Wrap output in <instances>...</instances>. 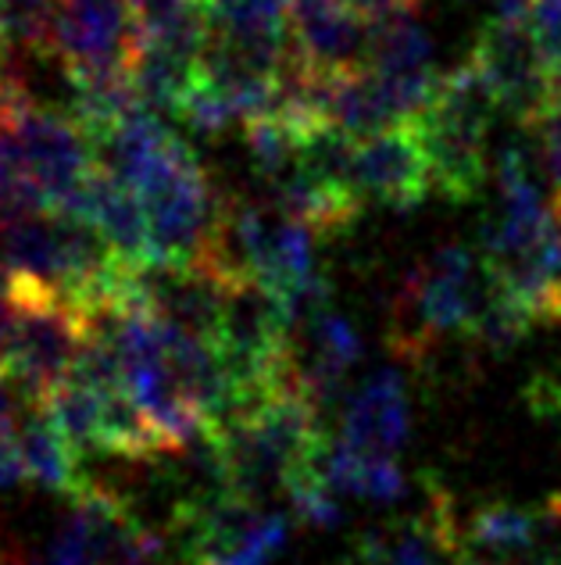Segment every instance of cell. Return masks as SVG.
I'll return each mask as SVG.
<instances>
[{
  "label": "cell",
  "mask_w": 561,
  "mask_h": 565,
  "mask_svg": "<svg viewBox=\"0 0 561 565\" xmlns=\"http://www.w3.org/2000/svg\"><path fill=\"white\" fill-rule=\"evenodd\" d=\"M118 180L137 190L147 212L154 269H197L223 207L197 154L169 132Z\"/></svg>",
  "instance_id": "cell-1"
},
{
  "label": "cell",
  "mask_w": 561,
  "mask_h": 565,
  "mask_svg": "<svg viewBox=\"0 0 561 565\" xmlns=\"http://www.w3.org/2000/svg\"><path fill=\"white\" fill-rule=\"evenodd\" d=\"M490 294V276L468 247L447 244L411 265L393 301L390 340L404 359H425L451 333H472Z\"/></svg>",
  "instance_id": "cell-2"
},
{
  "label": "cell",
  "mask_w": 561,
  "mask_h": 565,
  "mask_svg": "<svg viewBox=\"0 0 561 565\" xmlns=\"http://www.w3.org/2000/svg\"><path fill=\"white\" fill-rule=\"evenodd\" d=\"M11 326L0 348V376L29 405H43L76 369L97 319L65 305L62 297L8 279Z\"/></svg>",
  "instance_id": "cell-3"
},
{
  "label": "cell",
  "mask_w": 561,
  "mask_h": 565,
  "mask_svg": "<svg viewBox=\"0 0 561 565\" xmlns=\"http://www.w3.org/2000/svg\"><path fill=\"white\" fill-rule=\"evenodd\" d=\"M497 111L494 94L479 68L465 62L440 79V94L430 104L416 132L430 154L433 186L454 204L472 201L490 175V115Z\"/></svg>",
  "instance_id": "cell-4"
},
{
  "label": "cell",
  "mask_w": 561,
  "mask_h": 565,
  "mask_svg": "<svg viewBox=\"0 0 561 565\" xmlns=\"http://www.w3.org/2000/svg\"><path fill=\"white\" fill-rule=\"evenodd\" d=\"M183 565H269L290 537L287 515L265 512L261 498L218 483L175 509Z\"/></svg>",
  "instance_id": "cell-5"
},
{
  "label": "cell",
  "mask_w": 561,
  "mask_h": 565,
  "mask_svg": "<svg viewBox=\"0 0 561 565\" xmlns=\"http://www.w3.org/2000/svg\"><path fill=\"white\" fill-rule=\"evenodd\" d=\"M8 129L51 212H72L83 186L90 183L94 169L100 166L90 132L72 115H57L33 100H25L11 115Z\"/></svg>",
  "instance_id": "cell-6"
},
{
  "label": "cell",
  "mask_w": 561,
  "mask_h": 565,
  "mask_svg": "<svg viewBox=\"0 0 561 565\" xmlns=\"http://www.w3.org/2000/svg\"><path fill=\"white\" fill-rule=\"evenodd\" d=\"M468 62L479 68V76L490 86L497 111H508L526 129L551 104L554 65L537 43L533 25L490 19L472 43Z\"/></svg>",
  "instance_id": "cell-7"
},
{
  "label": "cell",
  "mask_w": 561,
  "mask_h": 565,
  "mask_svg": "<svg viewBox=\"0 0 561 565\" xmlns=\"http://www.w3.org/2000/svg\"><path fill=\"white\" fill-rule=\"evenodd\" d=\"M137 51V8L129 0H62L51 54L65 76L126 68Z\"/></svg>",
  "instance_id": "cell-8"
},
{
  "label": "cell",
  "mask_w": 561,
  "mask_h": 565,
  "mask_svg": "<svg viewBox=\"0 0 561 565\" xmlns=\"http://www.w3.org/2000/svg\"><path fill=\"white\" fill-rule=\"evenodd\" d=\"M354 186L365 201H379L387 207H416L433 186L430 154L419 140L416 126H397L376 137L354 140Z\"/></svg>",
  "instance_id": "cell-9"
},
{
  "label": "cell",
  "mask_w": 561,
  "mask_h": 565,
  "mask_svg": "<svg viewBox=\"0 0 561 565\" xmlns=\"http://www.w3.org/2000/svg\"><path fill=\"white\" fill-rule=\"evenodd\" d=\"M362 359V340L354 326L326 305L293 326V373L298 386L326 408L344 391V380Z\"/></svg>",
  "instance_id": "cell-10"
},
{
  "label": "cell",
  "mask_w": 561,
  "mask_h": 565,
  "mask_svg": "<svg viewBox=\"0 0 561 565\" xmlns=\"http://www.w3.org/2000/svg\"><path fill=\"white\" fill-rule=\"evenodd\" d=\"M290 33L298 57L312 68H358L368 57V14L350 0H293Z\"/></svg>",
  "instance_id": "cell-11"
},
{
  "label": "cell",
  "mask_w": 561,
  "mask_h": 565,
  "mask_svg": "<svg viewBox=\"0 0 561 565\" xmlns=\"http://www.w3.org/2000/svg\"><path fill=\"white\" fill-rule=\"evenodd\" d=\"M68 215L90 218L129 269H137V273L154 269L151 226H147L143 204L137 198V190H132L126 180H118L111 169H105V166L94 169L90 183L83 186L79 201Z\"/></svg>",
  "instance_id": "cell-12"
},
{
  "label": "cell",
  "mask_w": 561,
  "mask_h": 565,
  "mask_svg": "<svg viewBox=\"0 0 561 565\" xmlns=\"http://www.w3.org/2000/svg\"><path fill=\"white\" fill-rule=\"evenodd\" d=\"M408 391L404 380L382 369V373L368 376L358 391L347 397L344 415H339V444L362 451L393 458L397 448L408 440Z\"/></svg>",
  "instance_id": "cell-13"
},
{
  "label": "cell",
  "mask_w": 561,
  "mask_h": 565,
  "mask_svg": "<svg viewBox=\"0 0 561 565\" xmlns=\"http://www.w3.org/2000/svg\"><path fill=\"white\" fill-rule=\"evenodd\" d=\"M72 504L86 515L90 526V562L86 565H169L165 544L143 526L132 509L108 487L86 483Z\"/></svg>",
  "instance_id": "cell-14"
},
{
  "label": "cell",
  "mask_w": 561,
  "mask_h": 565,
  "mask_svg": "<svg viewBox=\"0 0 561 565\" xmlns=\"http://www.w3.org/2000/svg\"><path fill=\"white\" fill-rule=\"evenodd\" d=\"M19 440H22L29 480L54 490V494H68V498L83 494L86 490V476L79 469L83 451L57 426L47 405H29V412L22 415Z\"/></svg>",
  "instance_id": "cell-15"
},
{
  "label": "cell",
  "mask_w": 561,
  "mask_h": 565,
  "mask_svg": "<svg viewBox=\"0 0 561 565\" xmlns=\"http://www.w3.org/2000/svg\"><path fill=\"white\" fill-rule=\"evenodd\" d=\"M433 36L411 8H393L368 19V57L365 65L376 72H422L433 68Z\"/></svg>",
  "instance_id": "cell-16"
},
{
  "label": "cell",
  "mask_w": 561,
  "mask_h": 565,
  "mask_svg": "<svg viewBox=\"0 0 561 565\" xmlns=\"http://www.w3.org/2000/svg\"><path fill=\"white\" fill-rule=\"evenodd\" d=\"M129 72L143 104L175 111L201 76V54L161 47V43H137Z\"/></svg>",
  "instance_id": "cell-17"
},
{
  "label": "cell",
  "mask_w": 561,
  "mask_h": 565,
  "mask_svg": "<svg viewBox=\"0 0 561 565\" xmlns=\"http://www.w3.org/2000/svg\"><path fill=\"white\" fill-rule=\"evenodd\" d=\"M322 472H326V480L336 494H350V498L397 501V498H404V490H408L404 472L393 458L362 455L339 440H330L326 455H322Z\"/></svg>",
  "instance_id": "cell-18"
},
{
  "label": "cell",
  "mask_w": 561,
  "mask_h": 565,
  "mask_svg": "<svg viewBox=\"0 0 561 565\" xmlns=\"http://www.w3.org/2000/svg\"><path fill=\"white\" fill-rule=\"evenodd\" d=\"M244 137H247V154L255 161V169L265 175L269 183L283 180V175L301 161V143L304 137L293 129L283 115H258L244 122Z\"/></svg>",
  "instance_id": "cell-19"
},
{
  "label": "cell",
  "mask_w": 561,
  "mask_h": 565,
  "mask_svg": "<svg viewBox=\"0 0 561 565\" xmlns=\"http://www.w3.org/2000/svg\"><path fill=\"white\" fill-rule=\"evenodd\" d=\"M62 0H0L4 54H51V33Z\"/></svg>",
  "instance_id": "cell-20"
},
{
  "label": "cell",
  "mask_w": 561,
  "mask_h": 565,
  "mask_svg": "<svg viewBox=\"0 0 561 565\" xmlns=\"http://www.w3.org/2000/svg\"><path fill=\"white\" fill-rule=\"evenodd\" d=\"M533 311H529L519 297L505 294L500 287L490 282V294H486V301L476 316V326H472V340H479L483 348L490 351H511L519 340L529 333V326H533Z\"/></svg>",
  "instance_id": "cell-21"
},
{
  "label": "cell",
  "mask_w": 561,
  "mask_h": 565,
  "mask_svg": "<svg viewBox=\"0 0 561 565\" xmlns=\"http://www.w3.org/2000/svg\"><path fill=\"white\" fill-rule=\"evenodd\" d=\"M36 212H51V207L43 201L40 186L33 183V175H29L11 129L0 126V222Z\"/></svg>",
  "instance_id": "cell-22"
},
{
  "label": "cell",
  "mask_w": 561,
  "mask_h": 565,
  "mask_svg": "<svg viewBox=\"0 0 561 565\" xmlns=\"http://www.w3.org/2000/svg\"><path fill=\"white\" fill-rule=\"evenodd\" d=\"M293 0H208L212 22L223 33H287Z\"/></svg>",
  "instance_id": "cell-23"
},
{
  "label": "cell",
  "mask_w": 561,
  "mask_h": 565,
  "mask_svg": "<svg viewBox=\"0 0 561 565\" xmlns=\"http://www.w3.org/2000/svg\"><path fill=\"white\" fill-rule=\"evenodd\" d=\"M175 115H180L190 129H197L201 137H223L226 129L240 122V115H236L229 97L204 76H197V83L190 86V94L183 97L180 108H175Z\"/></svg>",
  "instance_id": "cell-24"
},
{
  "label": "cell",
  "mask_w": 561,
  "mask_h": 565,
  "mask_svg": "<svg viewBox=\"0 0 561 565\" xmlns=\"http://www.w3.org/2000/svg\"><path fill=\"white\" fill-rule=\"evenodd\" d=\"M90 562V526L86 515L72 504V515L62 523V530L54 533L51 544L43 547V555L33 565H86Z\"/></svg>",
  "instance_id": "cell-25"
},
{
  "label": "cell",
  "mask_w": 561,
  "mask_h": 565,
  "mask_svg": "<svg viewBox=\"0 0 561 565\" xmlns=\"http://www.w3.org/2000/svg\"><path fill=\"white\" fill-rule=\"evenodd\" d=\"M22 480H29L22 440L19 434H0V487H14Z\"/></svg>",
  "instance_id": "cell-26"
},
{
  "label": "cell",
  "mask_w": 561,
  "mask_h": 565,
  "mask_svg": "<svg viewBox=\"0 0 561 565\" xmlns=\"http://www.w3.org/2000/svg\"><path fill=\"white\" fill-rule=\"evenodd\" d=\"M490 4V19H500V22H526L529 14H533L537 0H486Z\"/></svg>",
  "instance_id": "cell-27"
},
{
  "label": "cell",
  "mask_w": 561,
  "mask_h": 565,
  "mask_svg": "<svg viewBox=\"0 0 561 565\" xmlns=\"http://www.w3.org/2000/svg\"><path fill=\"white\" fill-rule=\"evenodd\" d=\"M8 326H11V297H8V273L0 265V348H4Z\"/></svg>",
  "instance_id": "cell-28"
},
{
  "label": "cell",
  "mask_w": 561,
  "mask_h": 565,
  "mask_svg": "<svg viewBox=\"0 0 561 565\" xmlns=\"http://www.w3.org/2000/svg\"><path fill=\"white\" fill-rule=\"evenodd\" d=\"M554 207H558V215H561V186L554 190Z\"/></svg>",
  "instance_id": "cell-29"
},
{
  "label": "cell",
  "mask_w": 561,
  "mask_h": 565,
  "mask_svg": "<svg viewBox=\"0 0 561 565\" xmlns=\"http://www.w3.org/2000/svg\"><path fill=\"white\" fill-rule=\"evenodd\" d=\"M4 57H8V54H4V47H0V68H4Z\"/></svg>",
  "instance_id": "cell-30"
},
{
  "label": "cell",
  "mask_w": 561,
  "mask_h": 565,
  "mask_svg": "<svg viewBox=\"0 0 561 565\" xmlns=\"http://www.w3.org/2000/svg\"><path fill=\"white\" fill-rule=\"evenodd\" d=\"M129 4H132V8H140V0H129Z\"/></svg>",
  "instance_id": "cell-31"
}]
</instances>
